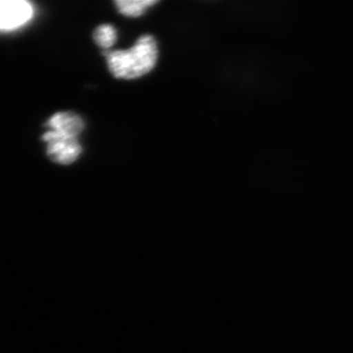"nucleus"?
Listing matches in <instances>:
<instances>
[{"label":"nucleus","mask_w":353,"mask_h":353,"mask_svg":"<svg viewBox=\"0 0 353 353\" xmlns=\"http://www.w3.org/2000/svg\"><path fill=\"white\" fill-rule=\"evenodd\" d=\"M34 9L23 0H0V31L17 29L31 20Z\"/></svg>","instance_id":"nucleus-3"},{"label":"nucleus","mask_w":353,"mask_h":353,"mask_svg":"<svg viewBox=\"0 0 353 353\" xmlns=\"http://www.w3.org/2000/svg\"><path fill=\"white\" fill-rule=\"evenodd\" d=\"M157 1L155 0H136V1H129V0H117L115 2L118 10L123 15L128 17H139L145 12L148 7L155 6Z\"/></svg>","instance_id":"nucleus-4"},{"label":"nucleus","mask_w":353,"mask_h":353,"mask_svg":"<svg viewBox=\"0 0 353 353\" xmlns=\"http://www.w3.org/2000/svg\"><path fill=\"white\" fill-rule=\"evenodd\" d=\"M43 143L46 145V153L55 163L70 165L74 163L83 152L79 143V136L60 129H50L44 132Z\"/></svg>","instance_id":"nucleus-2"},{"label":"nucleus","mask_w":353,"mask_h":353,"mask_svg":"<svg viewBox=\"0 0 353 353\" xmlns=\"http://www.w3.org/2000/svg\"><path fill=\"white\" fill-rule=\"evenodd\" d=\"M158 57L157 43L150 34L143 36L128 50H116L106 54L108 68L118 79L132 80L150 73Z\"/></svg>","instance_id":"nucleus-1"},{"label":"nucleus","mask_w":353,"mask_h":353,"mask_svg":"<svg viewBox=\"0 0 353 353\" xmlns=\"http://www.w3.org/2000/svg\"><path fill=\"white\" fill-rule=\"evenodd\" d=\"M94 38L97 46L102 48H110L117 41V32L113 26L103 24L97 28Z\"/></svg>","instance_id":"nucleus-5"}]
</instances>
